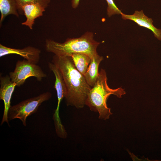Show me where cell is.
Masks as SVG:
<instances>
[{
    "mask_svg": "<svg viewBox=\"0 0 161 161\" xmlns=\"http://www.w3.org/2000/svg\"><path fill=\"white\" fill-rule=\"evenodd\" d=\"M103 59V57L98 54L91 58L90 63L84 76L87 83L91 87L94 86L98 77L99 66Z\"/></svg>",
    "mask_w": 161,
    "mask_h": 161,
    "instance_id": "8fae6325",
    "label": "cell"
},
{
    "mask_svg": "<svg viewBox=\"0 0 161 161\" xmlns=\"http://www.w3.org/2000/svg\"><path fill=\"white\" fill-rule=\"evenodd\" d=\"M48 66L50 70L54 74L55 77V88L56 91L58 99L57 108L53 115V120L55 127L60 128L63 125L59 116V108L61 102L66 95V89L62 75L56 66L51 62L49 63Z\"/></svg>",
    "mask_w": 161,
    "mask_h": 161,
    "instance_id": "8992f818",
    "label": "cell"
},
{
    "mask_svg": "<svg viewBox=\"0 0 161 161\" xmlns=\"http://www.w3.org/2000/svg\"><path fill=\"white\" fill-rule=\"evenodd\" d=\"M22 9L26 20L22 23L21 24L28 27L32 30L35 19L43 16L46 8L40 4H35L25 5L22 7Z\"/></svg>",
    "mask_w": 161,
    "mask_h": 161,
    "instance_id": "30bf717a",
    "label": "cell"
},
{
    "mask_svg": "<svg viewBox=\"0 0 161 161\" xmlns=\"http://www.w3.org/2000/svg\"><path fill=\"white\" fill-rule=\"evenodd\" d=\"M71 56L75 67L84 75L90 63L91 58L83 53H74Z\"/></svg>",
    "mask_w": 161,
    "mask_h": 161,
    "instance_id": "4fadbf2b",
    "label": "cell"
},
{
    "mask_svg": "<svg viewBox=\"0 0 161 161\" xmlns=\"http://www.w3.org/2000/svg\"><path fill=\"white\" fill-rule=\"evenodd\" d=\"M51 96L50 92H47L11 106L7 114L9 121L18 118L21 120L23 125L26 126L27 118L36 112L41 104L50 99Z\"/></svg>",
    "mask_w": 161,
    "mask_h": 161,
    "instance_id": "277c9868",
    "label": "cell"
},
{
    "mask_svg": "<svg viewBox=\"0 0 161 161\" xmlns=\"http://www.w3.org/2000/svg\"><path fill=\"white\" fill-rule=\"evenodd\" d=\"M106 1L108 7L107 9V14L110 17L113 15L116 14H121L122 13L115 4L113 0H106Z\"/></svg>",
    "mask_w": 161,
    "mask_h": 161,
    "instance_id": "9a60e30c",
    "label": "cell"
},
{
    "mask_svg": "<svg viewBox=\"0 0 161 161\" xmlns=\"http://www.w3.org/2000/svg\"><path fill=\"white\" fill-rule=\"evenodd\" d=\"M16 1L17 5L18 13L21 15L24 14L22 8V7L25 5L39 4L46 8L50 2V0H16Z\"/></svg>",
    "mask_w": 161,
    "mask_h": 161,
    "instance_id": "5bb4252c",
    "label": "cell"
},
{
    "mask_svg": "<svg viewBox=\"0 0 161 161\" xmlns=\"http://www.w3.org/2000/svg\"><path fill=\"white\" fill-rule=\"evenodd\" d=\"M41 50L35 47L28 46L22 49H15L0 44V57L9 54L19 55L29 62L37 64L40 59Z\"/></svg>",
    "mask_w": 161,
    "mask_h": 161,
    "instance_id": "ba28073f",
    "label": "cell"
},
{
    "mask_svg": "<svg viewBox=\"0 0 161 161\" xmlns=\"http://www.w3.org/2000/svg\"><path fill=\"white\" fill-rule=\"evenodd\" d=\"M122 18L124 20H129L134 21L139 26L149 29L152 31L154 36L161 41V29L154 27L152 18H149L144 14L142 10L135 11L132 15L125 14L122 13Z\"/></svg>",
    "mask_w": 161,
    "mask_h": 161,
    "instance_id": "9c48e42d",
    "label": "cell"
},
{
    "mask_svg": "<svg viewBox=\"0 0 161 161\" xmlns=\"http://www.w3.org/2000/svg\"><path fill=\"white\" fill-rule=\"evenodd\" d=\"M9 75L17 86L23 85L30 77H35L38 81H41L47 76L39 66L26 59L18 61L14 71L10 72Z\"/></svg>",
    "mask_w": 161,
    "mask_h": 161,
    "instance_id": "5b68a950",
    "label": "cell"
},
{
    "mask_svg": "<svg viewBox=\"0 0 161 161\" xmlns=\"http://www.w3.org/2000/svg\"><path fill=\"white\" fill-rule=\"evenodd\" d=\"M107 78L105 70L101 69L96 81L88 94L85 103L90 110L98 112L99 118L106 120L112 114L111 109L107 106V101L112 94L121 98L126 94L121 87L113 89L109 87L107 83Z\"/></svg>",
    "mask_w": 161,
    "mask_h": 161,
    "instance_id": "7a4b0ae2",
    "label": "cell"
},
{
    "mask_svg": "<svg viewBox=\"0 0 161 161\" xmlns=\"http://www.w3.org/2000/svg\"><path fill=\"white\" fill-rule=\"evenodd\" d=\"M80 0H72V6L73 8H76L79 5Z\"/></svg>",
    "mask_w": 161,
    "mask_h": 161,
    "instance_id": "2e32d148",
    "label": "cell"
},
{
    "mask_svg": "<svg viewBox=\"0 0 161 161\" xmlns=\"http://www.w3.org/2000/svg\"><path fill=\"white\" fill-rule=\"evenodd\" d=\"M0 99L4 101V109L1 125L5 122L9 126L7 114L11 106V100L16 84L12 81L9 75L0 76Z\"/></svg>",
    "mask_w": 161,
    "mask_h": 161,
    "instance_id": "52a82bcc",
    "label": "cell"
},
{
    "mask_svg": "<svg viewBox=\"0 0 161 161\" xmlns=\"http://www.w3.org/2000/svg\"><path fill=\"white\" fill-rule=\"evenodd\" d=\"M100 44L94 40L92 32H87L79 38H68L63 43L47 39L45 46L47 51L58 56H71L74 53H83L91 58L97 54V49Z\"/></svg>",
    "mask_w": 161,
    "mask_h": 161,
    "instance_id": "3957f363",
    "label": "cell"
},
{
    "mask_svg": "<svg viewBox=\"0 0 161 161\" xmlns=\"http://www.w3.org/2000/svg\"><path fill=\"white\" fill-rule=\"evenodd\" d=\"M52 62L58 67L63 77L66 89L65 98L67 105L78 109L83 108L92 87L75 66L72 57L55 55Z\"/></svg>",
    "mask_w": 161,
    "mask_h": 161,
    "instance_id": "6da1fadb",
    "label": "cell"
},
{
    "mask_svg": "<svg viewBox=\"0 0 161 161\" xmlns=\"http://www.w3.org/2000/svg\"><path fill=\"white\" fill-rule=\"evenodd\" d=\"M0 26L6 17L8 15H13L17 17L19 16L16 0H0Z\"/></svg>",
    "mask_w": 161,
    "mask_h": 161,
    "instance_id": "7c38bea8",
    "label": "cell"
}]
</instances>
